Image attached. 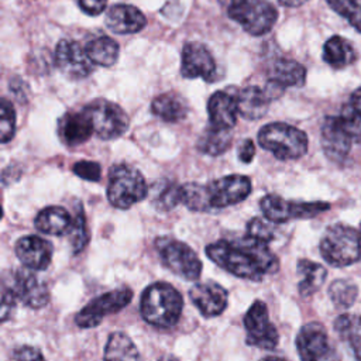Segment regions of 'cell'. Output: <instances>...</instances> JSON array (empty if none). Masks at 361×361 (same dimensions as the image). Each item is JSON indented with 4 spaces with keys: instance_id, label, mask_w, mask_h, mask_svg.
Wrapping results in <instances>:
<instances>
[{
    "instance_id": "obj_1",
    "label": "cell",
    "mask_w": 361,
    "mask_h": 361,
    "mask_svg": "<svg viewBox=\"0 0 361 361\" xmlns=\"http://www.w3.org/2000/svg\"><path fill=\"white\" fill-rule=\"evenodd\" d=\"M206 255L231 275L248 281H261L279 268L276 255L267 243L248 235L230 241L219 240L206 247Z\"/></svg>"
},
{
    "instance_id": "obj_2",
    "label": "cell",
    "mask_w": 361,
    "mask_h": 361,
    "mask_svg": "<svg viewBox=\"0 0 361 361\" xmlns=\"http://www.w3.org/2000/svg\"><path fill=\"white\" fill-rule=\"evenodd\" d=\"M182 307L180 293L166 282L151 283L141 295V316L148 324L158 329L175 326L180 319Z\"/></svg>"
},
{
    "instance_id": "obj_3",
    "label": "cell",
    "mask_w": 361,
    "mask_h": 361,
    "mask_svg": "<svg viewBox=\"0 0 361 361\" xmlns=\"http://www.w3.org/2000/svg\"><path fill=\"white\" fill-rule=\"evenodd\" d=\"M319 248L330 265H351L361 259V231L345 224H333L326 228Z\"/></svg>"
},
{
    "instance_id": "obj_4",
    "label": "cell",
    "mask_w": 361,
    "mask_h": 361,
    "mask_svg": "<svg viewBox=\"0 0 361 361\" xmlns=\"http://www.w3.org/2000/svg\"><path fill=\"white\" fill-rule=\"evenodd\" d=\"M147 195V182L137 168L128 164H117L110 168L107 183V199L110 204L126 210L144 200Z\"/></svg>"
},
{
    "instance_id": "obj_5",
    "label": "cell",
    "mask_w": 361,
    "mask_h": 361,
    "mask_svg": "<svg viewBox=\"0 0 361 361\" xmlns=\"http://www.w3.org/2000/svg\"><path fill=\"white\" fill-rule=\"evenodd\" d=\"M227 16L254 37L268 34L276 20V8L267 0H220Z\"/></svg>"
},
{
    "instance_id": "obj_6",
    "label": "cell",
    "mask_w": 361,
    "mask_h": 361,
    "mask_svg": "<svg viewBox=\"0 0 361 361\" xmlns=\"http://www.w3.org/2000/svg\"><path fill=\"white\" fill-rule=\"evenodd\" d=\"M259 145L282 161L299 159L307 151V135L286 123H269L258 131Z\"/></svg>"
},
{
    "instance_id": "obj_7",
    "label": "cell",
    "mask_w": 361,
    "mask_h": 361,
    "mask_svg": "<svg viewBox=\"0 0 361 361\" xmlns=\"http://www.w3.org/2000/svg\"><path fill=\"white\" fill-rule=\"evenodd\" d=\"M154 245L161 262L175 275L186 281H195L200 276L202 261L188 244L172 237H158Z\"/></svg>"
},
{
    "instance_id": "obj_8",
    "label": "cell",
    "mask_w": 361,
    "mask_h": 361,
    "mask_svg": "<svg viewBox=\"0 0 361 361\" xmlns=\"http://www.w3.org/2000/svg\"><path fill=\"white\" fill-rule=\"evenodd\" d=\"M83 110L90 117L94 134L102 140H114L123 135L130 124L126 111L116 103L106 99H96Z\"/></svg>"
},
{
    "instance_id": "obj_9",
    "label": "cell",
    "mask_w": 361,
    "mask_h": 361,
    "mask_svg": "<svg viewBox=\"0 0 361 361\" xmlns=\"http://www.w3.org/2000/svg\"><path fill=\"white\" fill-rule=\"evenodd\" d=\"M259 207L265 219L272 223H286L293 219H310L326 210L330 204L326 202H293L278 195H265Z\"/></svg>"
},
{
    "instance_id": "obj_10",
    "label": "cell",
    "mask_w": 361,
    "mask_h": 361,
    "mask_svg": "<svg viewBox=\"0 0 361 361\" xmlns=\"http://www.w3.org/2000/svg\"><path fill=\"white\" fill-rule=\"evenodd\" d=\"M131 299L133 290L127 286L106 292L83 306L75 316V322L82 329L96 327L106 316L118 313L121 309H124L131 302Z\"/></svg>"
},
{
    "instance_id": "obj_11",
    "label": "cell",
    "mask_w": 361,
    "mask_h": 361,
    "mask_svg": "<svg viewBox=\"0 0 361 361\" xmlns=\"http://www.w3.org/2000/svg\"><path fill=\"white\" fill-rule=\"evenodd\" d=\"M245 343L261 350H272L279 341L276 327L269 322L268 307L262 300H255L244 314Z\"/></svg>"
},
{
    "instance_id": "obj_12",
    "label": "cell",
    "mask_w": 361,
    "mask_h": 361,
    "mask_svg": "<svg viewBox=\"0 0 361 361\" xmlns=\"http://www.w3.org/2000/svg\"><path fill=\"white\" fill-rule=\"evenodd\" d=\"M296 350L300 361H338L326 329L316 322L305 324L296 336Z\"/></svg>"
},
{
    "instance_id": "obj_13",
    "label": "cell",
    "mask_w": 361,
    "mask_h": 361,
    "mask_svg": "<svg viewBox=\"0 0 361 361\" xmlns=\"http://www.w3.org/2000/svg\"><path fill=\"white\" fill-rule=\"evenodd\" d=\"M210 209H224L237 204L251 193V179L244 175H228L206 185Z\"/></svg>"
},
{
    "instance_id": "obj_14",
    "label": "cell",
    "mask_w": 361,
    "mask_h": 361,
    "mask_svg": "<svg viewBox=\"0 0 361 361\" xmlns=\"http://www.w3.org/2000/svg\"><path fill=\"white\" fill-rule=\"evenodd\" d=\"M6 282V276L3 278ZM18 302L31 309L44 307L49 302V289L39 276L27 269L16 271L7 282Z\"/></svg>"
},
{
    "instance_id": "obj_15",
    "label": "cell",
    "mask_w": 361,
    "mask_h": 361,
    "mask_svg": "<svg viewBox=\"0 0 361 361\" xmlns=\"http://www.w3.org/2000/svg\"><path fill=\"white\" fill-rule=\"evenodd\" d=\"M56 68L71 79H83L93 72V62L76 41L61 39L55 48Z\"/></svg>"
},
{
    "instance_id": "obj_16",
    "label": "cell",
    "mask_w": 361,
    "mask_h": 361,
    "mask_svg": "<svg viewBox=\"0 0 361 361\" xmlns=\"http://www.w3.org/2000/svg\"><path fill=\"white\" fill-rule=\"evenodd\" d=\"M180 75L188 79L202 78L206 82L217 80V65L210 51L200 42H188L182 49Z\"/></svg>"
},
{
    "instance_id": "obj_17",
    "label": "cell",
    "mask_w": 361,
    "mask_h": 361,
    "mask_svg": "<svg viewBox=\"0 0 361 361\" xmlns=\"http://www.w3.org/2000/svg\"><path fill=\"white\" fill-rule=\"evenodd\" d=\"M353 138L348 131L344 128L338 116H329L322 124V148L326 157L336 162L341 164L350 154Z\"/></svg>"
},
{
    "instance_id": "obj_18",
    "label": "cell",
    "mask_w": 361,
    "mask_h": 361,
    "mask_svg": "<svg viewBox=\"0 0 361 361\" xmlns=\"http://www.w3.org/2000/svg\"><path fill=\"white\" fill-rule=\"evenodd\" d=\"M189 298L204 317H216L221 314L228 303L227 290L213 281L193 285L189 290Z\"/></svg>"
},
{
    "instance_id": "obj_19",
    "label": "cell",
    "mask_w": 361,
    "mask_h": 361,
    "mask_svg": "<svg viewBox=\"0 0 361 361\" xmlns=\"http://www.w3.org/2000/svg\"><path fill=\"white\" fill-rule=\"evenodd\" d=\"M14 251L24 267L34 271H44L51 264L54 247L48 240L38 235H24L17 240Z\"/></svg>"
},
{
    "instance_id": "obj_20",
    "label": "cell",
    "mask_w": 361,
    "mask_h": 361,
    "mask_svg": "<svg viewBox=\"0 0 361 361\" xmlns=\"http://www.w3.org/2000/svg\"><path fill=\"white\" fill-rule=\"evenodd\" d=\"M209 121L212 127L231 130L237 123L238 102L235 90H217L207 102Z\"/></svg>"
},
{
    "instance_id": "obj_21",
    "label": "cell",
    "mask_w": 361,
    "mask_h": 361,
    "mask_svg": "<svg viewBox=\"0 0 361 361\" xmlns=\"http://www.w3.org/2000/svg\"><path fill=\"white\" fill-rule=\"evenodd\" d=\"M93 133L94 130L90 117L83 109L80 111H68L58 121V135L68 147H76L86 142Z\"/></svg>"
},
{
    "instance_id": "obj_22",
    "label": "cell",
    "mask_w": 361,
    "mask_h": 361,
    "mask_svg": "<svg viewBox=\"0 0 361 361\" xmlns=\"http://www.w3.org/2000/svg\"><path fill=\"white\" fill-rule=\"evenodd\" d=\"M145 24V16L130 4H114L106 14V25L114 34H135L141 31Z\"/></svg>"
},
{
    "instance_id": "obj_23",
    "label": "cell",
    "mask_w": 361,
    "mask_h": 361,
    "mask_svg": "<svg viewBox=\"0 0 361 361\" xmlns=\"http://www.w3.org/2000/svg\"><path fill=\"white\" fill-rule=\"evenodd\" d=\"M306 80V69L302 63L289 59L279 58L272 62L269 68L268 83H272L285 90L289 86H302Z\"/></svg>"
},
{
    "instance_id": "obj_24",
    "label": "cell",
    "mask_w": 361,
    "mask_h": 361,
    "mask_svg": "<svg viewBox=\"0 0 361 361\" xmlns=\"http://www.w3.org/2000/svg\"><path fill=\"white\" fill-rule=\"evenodd\" d=\"M73 219L68 213L66 209L61 206H48L42 209L35 220V228L44 234L51 235H63L68 234L72 227Z\"/></svg>"
},
{
    "instance_id": "obj_25",
    "label": "cell",
    "mask_w": 361,
    "mask_h": 361,
    "mask_svg": "<svg viewBox=\"0 0 361 361\" xmlns=\"http://www.w3.org/2000/svg\"><path fill=\"white\" fill-rule=\"evenodd\" d=\"M238 113L247 120H258L265 116L269 106V96L265 89L247 86L237 93Z\"/></svg>"
},
{
    "instance_id": "obj_26",
    "label": "cell",
    "mask_w": 361,
    "mask_h": 361,
    "mask_svg": "<svg viewBox=\"0 0 361 361\" xmlns=\"http://www.w3.org/2000/svg\"><path fill=\"white\" fill-rule=\"evenodd\" d=\"M152 113L166 123L182 121L189 111V106L183 96L176 92L158 94L151 103Z\"/></svg>"
},
{
    "instance_id": "obj_27",
    "label": "cell",
    "mask_w": 361,
    "mask_h": 361,
    "mask_svg": "<svg viewBox=\"0 0 361 361\" xmlns=\"http://www.w3.org/2000/svg\"><path fill=\"white\" fill-rule=\"evenodd\" d=\"M357 59V52L351 42L340 35H333L324 42L323 61L334 69H343Z\"/></svg>"
},
{
    "instance_id": "obj_28",
    "label": "cell",
    "mask_w": 361,
    "mask_h": 361,
    "mask_svg": "<svg viewBox=\"0 0 361 361\" xmlns=\"http://www.w3.org/2000/svg\"><path fill=\"white\" fill-rule=\"evenodd\" d=\"M296 271L299 275L298 290L302 298L312 296L314 292H317L324 283L327 275L323 265L310 259H299Z\"/></svg>"
},
{
    "instance_id": "obj_29",
    "label": "cell",
    "mask_w": 361,
    "mask_h": 361,
    "mask_svg": "<svg viewBox=\"0 0 361 361\" xmlns=\"http://www.w3.org/2000/svg\"><path fill=\"white\" fill-rule=\"evenodd\" d=\"M334 330L348 344L355 358L361 361V316L353 313L338 316L334 322Z\"/></svg>"
},
{
    "instance_id": "obj_30",
    "label": "cell",
    "mask_w": 361,
    "mask_h": 361,
    "mask_svg": "<svg viewBox=\"0 0 361 361\" xmlns=\"http://www.w3.org/2000/svg\"><path fill=\"white\" fill-rule=\"evenodd\" d=\"M104 361H142L133 340L121 333L110 334L104 347Z\"/></svg>"
},
{
    "instance_id": "obj_31",
    "label": "cell",
    "mask_w": 361,
    "mask_h": 361,
    "mask_svg": "<svg viewBox=\"0 0 361 361\" xmlns=\"http://www.w3.org/2000/svg\"><path fill=\"white\" fill-rule=\"evenodd\" d=\"M118 51L117 42L106 35L92 39L86 47V52L92 62L104 68H110L117 62Z\"/></svg>"
},
{
    "instance_id": "obj_32",
    "label": "cell",
    "mask_w": 361,
    "mask_h": 361,
    "mask_svg": "<svg viewBox=\"0 0 361 361\" xmlns=\"http://www.w3.org/2000/svg\"><path fill=\"white\" fill-rule=\"evenodd\" d=\"M231 133L230 130H220L209 126L197 141V149L206 155H221L231 145Z\"/></svg>"
},
{
    "instance_id": "obj_33",
    "label": "cell",
    "mask_w": 361,
    "mask_h": 361,
    "mask_svg": "<svg viewBox=\"0 0 361 361\" xmlns=\"http://www.w3.org/2000/svg\"><path fill=\"white\" fill-rule=\"evenodd\" d=\"M151 203L159 212L172 210L180 203V185L171 180L155 182L151 190Z\"/></svg>"
},
{
    "instance_id": "obj_34",
    "label": "cell",
    "mask_w": 361,
    "mask_h": 361,
    "mask_svg": "<svg viewBox=\"0 0 361 361\" xmlns=\"http://www.w3.org/2000/svg\"><path fill=\"white\" fill-rule=\"evenodd\" d=\"M180 203L193 212L212 210L207 199L206 185H200L195 182L180 185Z\"/></svg>"
},
{
    "instance_id": "obj_35",
    "label": "cell",
    "mask_w": 361,
    "mask_h": 361,
    "mask_svg": "<svg viewBox=\"0 0 361 361\" xmlns=\"http://www.w3.org/2000/svg\"><path fill=\"white\" fill-rule=\"evenodd\" d=\"M69 237V243H71V250L73 254L80 252L86 244L89 243V231H87V226H86V217H85V212L82 204L79 203V206L75 210V217H73V223L72 227L69 230V233L66 234Z\"/></svg>"
},
{
    "instance_id": "obj_36",
    "label": "cell",
    "mask_w": 361,
    "mask_h": 361,
    "mask_svg": "<svg viewBox=\"0 0 361 361\" xmlns=\"http://www.w3.org/2000/svg\"><path fill=\"white\" fill-rule=\"evenodd\" d=\"M358 288L355 283H353L348 279H336L329 286V296L334 306L338 309H347L350 307L357 298Z\"/></svg>"
},
{
    "instance_id": "obj_37",
    "label": "cell",
    "mask_w": 361,
    "mask_h": 361,
    "mask_svg": "<svg viewBox=\"0 0 361 361\" xmlns=\"http://www.w3.org/2000/svg\"><path fill=\"white\" fill-rule=\"evenodd\" d=\"M326 3L361 32V0H326Z\"/></svg>"
},
{
    "instance_id": "obj_38",
    "label": "cell",
    "mask_w": 361,
    "mask_h": 361,
    "mask_svg": "<svg viewBox=\"0 0 361 361\" xmlns=\"http://www.w3.org/2000/svg\"><path fill=\"white\" fill-rule=\"evenodd\" d=\"M16 134V111L7 99L0 103V141L8 142Z\"/></svg>"
},
{
    "instance_id": "obj_39",
    "label": "cell",
    "mask_w": 361,
    "mask_h": 361,
    "mask_svg": "<svg viewBox=\"0 0 361 361\" xmlns=\"http://www.w3.org/2000/svg\"><path fill=\"white\" fill-rule=\"evenodd\" d=\"M247 235L268 244L275 237V228L272 226V221H269L268 219L252 217L247 223Z\"/></svg>"
},
{
    "instance_id": "obj_40",
    "label": "cell",
    "mask_w": 361,
    "mask_h": 361,
    "mask_svg": "<svg viewBox=\"0 0 361 361\" xmlns=\"http://www.w3.org/2000/svg\"><path fill=\"white\" fill-rule=\"evenodd\" d=\"M344 128L348 131V134L351 135L353 141L355 142H361V116L357 114L350 104L344 106L341 110V114L338 116Z\"/></svg>"
},
{
    "instance_id": "obj_41",
    "label": "cell",
    "mask_w": 361,
    "mask_h": 361,
    "mask_svg": "<svg viewBox=\"0 0 361 361\" xmlns=\"http://www.w3.org/2000/svg\"><path fill=\"white\" fill-rule=\"evenodd\" d=\"M72 171L76 176L89 182H97L102 176V166L94 161H78L75 162Z\"/></svg>"
},
{
    "instance_id": "obj_42",
    "label": "cell",
    "mask_w": 361,
    "mask_h": 361,
    "mask_svg": "<svg viewBox=\"0 0 361 361\" xmlns=\"http://www.w3.org/2000/svg\"><path fill=\"white\" fill-rule=\"evenodd\" d=\"M17 298L10 285L3 279L1 282V322H6L16 307Z\"/></svg>"
},
{
    "instance_id": "obj_43",
    "label": "cell",
    "mask_w": 361,
    "mask_h": 361,
    "mask_svg": "<svg viewBox=\"0 0 361 361\" xmlns=\"http://www.w3.org/2000/svg\"><path fill=\"white\" fill-rule=\"evenodd\" d=\"M14 361H45L42 353L37 347L21 345L13 351Z\"/></svg>"
},
{
    "instance_id": "obj_44",
    "label": "cell",
    "mask_w": 361,
    "mask_h": 361,
    "mask_svg": "<svg viewBox=\"0 0 361 361\" xmlns=\"http://www.w3.org/2000/svg\"><path fill=\"white\" fill-rule=\"evenodd\" d=\"M78 3L82 11L90 16H99L107 6V0H78Z\"/></svg>"
},
{
    "instance_id": "obj_45",
    "label": "cell",
    "mask_w": 361,
    "mask_h": 361,
    "mask_svg": "<svg viewBox=\"0 0 361 361\" xmlns=\"http://www.w3.org/2000/svg\"><path fill=\"white\" fill-rule=\"evenodd\" d=\"M255 155V145L252 140L245 138L238 145V159L244 164H250Z\"/></svg>"
},
{
    "instance_id": "obj_46",
    "label": "cell",
    "mask_w": 361,
    "mask_h": 361,
    "mask_svg": "<svg viewBox=\"0 0 361 361\" xmlns=\"http://www.w3.org/2000/svg\"><path fill=\"white\" fill-rule=\"evenodd\" d=\"M350 107L357 113V114H360L361 116V87H358V89H355L353 93H351V96H350Z\"/></svg>"
},
{
    "instance_id": "obj_47",
    "label": "cell",
    "mask_w": 361,
    "mask_h": 361,
    "mask_svg": "<svg viewBox=\"0 0 361 361\" xmlns=\"http://www.w3.org/2000/svg\"><path fill=\"white\" fill-rule=\"evenodd\" d=\"M282 6L285 7H299L302 6L303 3H306L307 0H278Z\"/></svg>"
},
{
    "instance_id": "obj_48",
    "label": "cell",
    "mask_w": 361,
    "mask_h": 361,
    "mask_svg": "<svg viewBox=\"0 0 361 361\" xmlns=\"http://www.w3.org/2000/svg\"><path fill=\"white\" fill-rule=\"evenodd\" d=\"M259 361H288V360H285V358H281V357H264V358H261Z\"/></svg>"
},
{
    "instance_id": "obj_49",
    "label": "cell",
    "mask_w": 361,
    "mask_h": 361,
    "mask_svg": "<svg viewBox=\"0 0 361 361\" xmlns=\"http://www.w3.org/2000/svg\"><path fill=\"white\" fill-rule=\"evenodd\" d=\"M158 361H178L173 355H162Z\"/></svg>"
}]
</instances>
